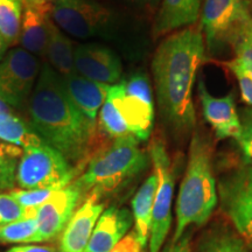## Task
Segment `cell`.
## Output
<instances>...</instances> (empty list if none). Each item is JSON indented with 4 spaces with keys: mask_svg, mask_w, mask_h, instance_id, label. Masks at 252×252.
Here are the masks:
<instances>
[{
    "mask_svg": "<svg viewBox=\"0 0 252 252\" xmlns=\"http://www.w3.org/2000/svg\"><path fill=\"white\" fill-rule=\"evenodd\" d=\"M236 58L245 63L252 70V15H247L239 26L236 37L232 42Z\"/></svg>",
    "mask_w": 252,
    "mask_h": 252,
    "instance_id": "28",
    "label": "cell"
},
{
    "mask_svg": "<svg viewBox=\"0 0 252 252\" xmlns=\"http://www.w3.org/2000/svg\"><path fill=\"white\" fill-rule=\"evenodd\" d=\"M75 69L77 74L103 84H116L122 77V62L108 47L88 43L75 47Z\"/></svg>",
    "mask_w": 252,
    "mask_h": 252,
    "instance_id": "13",
    "label": "cell"
},
{
    "mask_svg": "<svg viewBox=\"0 0 252 252\" xmlns=\"http://www.w3.org/2000/svg\"><path fill=\"white\" fill-rule=\"evenodd\" d=\"M20 42L23 49L36 58L46 55L48 43L50 18V2L41 6H23Z\"/></svg>",
    "mask_w": 252,
    "mask_h": 252,
    "instance_id": "17",
    "label": "cell"
},
{
    "mask_svg": "<svg viewBox=\"0 0 252 252\" xmlns=\"http://www.w3.org/2000/svg\"><path fill=\"white\" fill-rule=\"evenodd\" d=\"M104 212L102 198L89 194L63 230L60 241V252H84L99 216Z\"/></svg>",
    "mask_w": 252,
    "mask_h": 252,
    "instance_id": "15",
    "label": "cell"
},
{
    "mask_svg": "<svg viewBox=\"0 0 252 252\" xmlns=\"http://www.w3.org/2000/svg\"><path fill=\"white\" fill-rule=\"evenodd\" d=\"M24 150L0 140V189H12L15 185L18 163Z\"/></svg>",
    "mask_w": 252,
    "mask_h": 252,
    "instance_id": "26",
    "label": "cell"
},
{
    "mask_svg": "<svg viewBox=\"0 0 252 252\" xmlns=\"http://www.w3.org/2000/svg\"><path fill=\"white\" fill-rule=\"evenodd\" d=\"M219 194L213 172V144L206 132L195 128L189 144L187 171L176 201V228L172 242H178L190 225H203L215 209Z\"/></svg>",
    "mask_w": 252,
    "mask_h": 252,
    "instance_id": "3",
    "label": "cell"
},
{
    "mask_svg": "<svg viewBox=\"0 0 252 252\" xmlns=\"http://www.w3.org/2000/svg\"><path fill=\"white\" fill-rule=\"evenodd\" d=\"M23 6H41L48 5L50 0H20Z\"/></svg>",
    "mask_w": 252,
    "mask_h": 252,
    "instance_id": "36",
    "label": "cell"
},
{
    "mask_svg": "<svg viewBox=\"0 0 252 252\" xmlns=\"http://www.w3.org/2000/svg\"><path fill=\"white\" fill-rule=\"evenodd\" d=\"M225 65L238 82L242 99L252 106V70L237 58L226 62Z\"/></svg>",
    "mask_w": 252,
    "mask_h": 252,
    "instance_id": "31",
    "label": "cell"
},
{
    "mask_svg": "<svg viewBox=\"0 0 252 252\" xmlns=\"http://www.w3.org/2000/svg\"><path fill=\"white\" fill-rule=\"evenodd\" d=\"M62 82L75 105L93 124L96 125L97 116L108 96L109 84L90 81L77 72L62 78Z\"/></svg>",
    "mask_w": 252,
    "mask_h": 252,
    "instance_id": "18",
    "label": "cell"
},
{
    "mask_svg": "<svg viewBox=\"0 0 252 252\" xmlns=\"http://www.w3.org/2000/svg\"><path fill=\"white\" fill-rule=\"evenodd\" d=\"M241 132L236 138L239 150L248 165L252 166V106L242 110L239 113Z\"/></svg>",
    "mask_w": 252,
    "mask_h": 252,
    "instance_id": "32",
    "label": "cell"
},
{
    "mask_svg": "<svg viewBox=\"0 0 252 252\" xmlns=\"http://www.w3.org/2000/svg\"><path fill=\"white\" fill-rule=\"evenodd\" d=\"M150 157L132 134L113 139L111 145L94 153L82 174L75 179L84 197L96 194L102 198L115 193L145 171Z\"/></svg>",
    "mask_w": 252,
    "mask_h": 252,
    "instance_id": "4",
    "label": "cell"
},
{
    "mask_svg": "<svg viewBox=\"0 0 252 252\" xmlns=\"http://www.w3.org/2000/svg\"><path fill=\"white\" fill-rule=\"evenodd\" d=\"M37 223L35 216L25 217L0 226V243H32L36 241Z\"/></svg>",
    "mask_w": 252,
    "mask_h": 252,
    "instance_id": "25",
    "label": "cell"
},
{
    "mask_svg": "<svg viewBox=\"0 0 252 252\" xmlns=\"http://www.w3.org/2000/svg\"><path fill=\"white\" fill-rule=\"evenodd\" d=\"M42 65L23 48L11 49L0 61V98L15 110L27 108Z\"/></svg>",
    "mask_w": 252,
    "mask_h": 252,
    "instance_id": "10",
    "label": "cell"
},
{
    "mask_svg": "<svg viewBox=\"0 0 252 252\" xmlns=\"http://www.w3.org/2000/svg\"><path fill=\"white\" fill-rule=\"evenodd\" d=\"M7 48H8L7 43H6L5 39L1 36V34H0V61L5 58L6 53H7Z\"/></svg>",
    "mask_w": 252,
    "mask_h": 252,
    "instance_id": "37",
    "label": "cell"
},
{
    "mask_svg": "<svg viewBox=\"0 0 252 252\" xmlns=\"http://www.w3.org/2000/svg\"><path fill=\"white\" fill-rule=\"evenodd\" d=\"M133 216L126 208L110 207L99 216L84 252H111L127 234Z\"/></svg>",
    "mask_w": 252,
    "mask_h": 252,
    "instance_id": "16",
    "label": "cell"
},
{
    "mask_svg": "<svg viewBox=\"0 0 252 252\" xmlns=\"http://www.w3.org/2000/svg\"><path fill=\"white\" fill-rule=\"evenodd\" d=\"M35 210L25 209L9 193L0 194V226L25 217L35 216Z\"/></svg>",
    "mask_w": 252,
    "mask_h": 252,
    "instance_id": "29",
    "label": "cell"
},
{
    "mask_svg": "<svg viewBox=\"0 0 252 252\" xmlns=\"http://www.w3.org/2000/svg\"><path fill=\"white\" fill-rule=\"evenodd\" d=\"M50 18L63 33L89 39L108 30L111 12L94 0H50Z\"/></svg>",
    "mask_w": 252,
    "mask_h": 252,
    "instance_id": "11",
    "label": "cell"
},
{
    "mask_svg": "<svg viewBox=\"0 0 252 252\" xmlns=\"http://www.w3.org/2000/svg\"><path fill=\"white\" fill-rule=\"evenodd\" d=\"M217 194L223 213L234 223L245 244L252 249V166H239L223 175Z\"/></svg>",
    "mask_w": 252,
    "mask_h": 252,
    "instance_id": "9",
    "label": "cell"
},
{
    "mask_svg": "<svg viewBox=\"0 0 252 252\" xmlns=\"http://www.w3.org/2000/svg\"><path fill=\"white\" fill-rule=\"evenodd\" d=\"M60 189L45 188V189H12L11 194L19 203L27 210H35L42 206L48 198L54 195Z\"/></svg>",
    "mask_w": 252,
    "mask_h": 252,
    "instance_id": "30",
    "label": "cell"
},
{
    "mask_svg": "<svg viewBox=\"0 0 252 252\" xmlns=\"http://www.w3.org/2000/svg\"><path fill=\"white\" fill-rule=\"evenodd\" d=\"M59 151L42 143L24 149L15 184L21 189H62L82 174Z\"/></svg>",
    "mask_w": 252,
    "mask_h": 252,
    "instance_id": "5",
    "label": "cell"
},
{
    "mask_svg": "<svg viewBox=\"0 0 252 252\" xmlns=\"http://www.w3.org/2000/svg\"><path fill=\"white\" fill-rule=\"evenodd\" d=\"M203 0H162L153 24L154 36L193 26L201 15Z\"/></svg>",
    "mask_w": 252,
    "mask_h": 252,
    "instance_id": "19",
    "label": "cell"
},
{
    "mask_svg": "<svg viewBox=\"0 0 252 252\" xmlns=\"http://www.w3.org/2000/svg\"><path fill=\"white\" fill-rule=\"evenodd\" d=\"M7 252H60L54 245H17Z\"/></svg>",
    "mask_w": 252,
    "mask_h": 252,
    "instance_id": "35",
    "label": "cell"
},
{
    "mask_svg": "<svg viewBox=\"0 0 252 252\" xmlns=\"http://www.w3.org/2000/svg\"><path fill=\"white\" fill-rule=\"evenodd\" d=\"M47 60L50 67L62 78L70 76L76 72L75 69V48L69 39L52 20L49 26L48 43L46 49Z\"/></svg>",
    "mask_w": 252,
    "mask_h": 252,
    "instance_id": "20",
    "label": "cell"
},
{
    "mask_svg": "<svg viewBox=\"0 0 252 252\" xmlns=\"http://www.w3.org/2000/svg\"><path fill=\"white\" fill-rule=\"evenodd\" d=\"M206 58V43L200 25L182 28L167 36L156 50L152 74L160 118L180 137L196 128L193 90Z\"/></svg>",
    "mask_w": 252,
    "mask_h": 252,
    "instance_id": "1",
    "label": "cell"
},
{
    "mask_svg": "<svg viewBox=\"0 0 252 252\" xmlns=\"http://www.w3.org/2000/svg\"><path fill=\"white\" fill-rule=\"evenodd\" d=\"M26 110L28 123L41 139L83 171L93 157L96 125L75 105L48 62L41 67Z\"/></svg>",
    "mask_w": 252,
    "mask_h": 252,
    "instance_id": "2",
    "label": "cell"
},
{
    "mask_svg": "<svg viewBox=\"0 0 252 252\" xmlns=\"http://www.w3.org/2000/svg\"><path fill=\"white\" fill-rule=\"evenodd\" d=\"M157 178L150 175L140 186L132 198V216H133L134 231L137 232L143 247H146L150 238L151 223H152L154 195H156Z\"/></svg>",
    "mask_w": 252,
    "mask_h": 252,
    "instance_id": "21",
    "label": "cell"
},
{
    "mask_svg": "<svg viewBox=\"0 0 252 252\" xmlns=\"http://www.w3.org/2000/svg\"><path fill=\"white\" fill-rule=\"evenodd\" d=\"M108 96L135 139H149L154 123V103L147 77L144 74L132 75L127 81L110 86Z\"/></svg>",
    "mask_w": 252,
    "mask_h": 252,
    "instance_id": "6",
    "label": "cell"
},
{
    "mask_svg": "<svg viewBox=\"0 0 252 252\" xmlns=\"http://www.w3.org/2000/svg\"><path fill=\"white\" fill-rule=\"evenodd\" d=\"M250 13L247 0H203L200 27L208 52L219 54L231 47L239 26Z\"/></svg>",
    "mask_w": 252,
    "mask_h": 252,
    "instance_id": "8",
    "label": "cell"
},
{
    "mask_svg": "<svg viewBox=\"0 0 252 252\" xmlns=\"http://www.w3.org/2000/svg\"><path fill=\"white\" fill-rule=\"evenodd\" d=\"M84 198L83 191L74 180L67 187L56 191L42 206L36 208L37 236L35 242L53 241L62 235L76 212L77 206L83 202Z\"/></svg>",
    "mask_w": 252,
    "mask_h": 252,
    "instance_id": "12",
    "label": "cell"
},
{
    "mask_svg": "<svg viewBox=\"0 0 252 252\" xmlns=\"http://www.w3.org/2000/svg\"><path fill=\"white\" fill-rule=\"evenodd\" d=\"M197 94L202 106L203 117L213 127L216 137L219 139H236L241 132V121L236 109L234 94L230 93L223 97L213 96L208 91L203 80L198 81Z\"/></svg>",
    "mask_w": 252,
    "mask_h": 252,
    "instance_id": "14",
    "label": "cell"
},
{
    "mask_svg": "<svg viewBox=\"0 0 252 252\" xmlns=\"http://www.w3.org/2000/svg\"><path fill=\"white\" fill-rule=\"evenodd\" d=\"M9 110H13L11 105H8L7 103L4 102L1 98H0V112L2 111H9Z\"/></svg>",
    "mask_w": 252,
    "mask_h": 252,
    "instance_id": "38",
    "label": "cell"
},
{
    "mask_svg": "<svg viewBox=\"0 0 252 252\" xmlns=\"http://www.w3.org/2000/svg\"><path fill=\"white\" fill-rule=\"evenodd\" d=\"M24 7L20 0H0V34L8 47L20 40Z\"/></svg>",
    "mask_w": 252,
    "mask_h": 252,
    "instance_id": "23",
    "label": "cell"
},
{
    "mask_svg": "<svg viewBox=\"0 0 252 252\" xmlns=\"http://www.w3.org/2000/svg\"><path fill=\"white\" fill-rule=\"evenodd\" d=\"M149 157L157 178L152 223L150 230V252H161L172 224V202L174 194L175 176L171 158L165 143L160 138L151 140Z\"/></svg>",
    "mask_w": 252,
    "mask_h": 252,
    "instance_id": "7",
    "label": "cell"
},
{
    "mask_svg": "<svg viewBox=\"0 0 252 252\" xmlns=\"http://www.w3.org/2000/svg\"><path fill=\"white\" fill-rule=\"evenodd\" d=\"M250 5H251V9H252V0H250Z\"/></svg>",
    "mask_w": 252,
    "mask_h": 252,
    "instance_id": "39",
    "label": "cell"
},
{
    "mask_svg": "<svg viewBox=\"0 0 252 252\" xmlns=\"http://www.w3.org/2000/svg\"><path fill=\"white\" fill-rule=\"evenodd\" d=\"M245 242L228 229L212 230L198 245V252H250Z\"/></svg>",
    "mask_w": 252,
    "mask_h": 252,
    "instance_id": "24",
    "label": "cell"
},
{
    "mask_svg": "<svg viewBox=\"0 0 252 252\" xmlns=\"http://www.w3.org/2000/svg\"><path fill=\"white\" fill-rule=\"evenodd\" d=\"M0 140L23 150L45 143L30 123L18 116L15 109L0 112Z\"/></svg>",
    "mask_w": 252,
    "mask_h": 252,
    "instance_id": "22",
    "label": "cell"
},
{
    "mask_svg": "<svg viewBox=\"0 0 252 252\" xmlns=\"http://www.w3.org/2000/svg\"><path fill=\"white\" fill-rule=\"evenodd\" d=\"M98 117L102 130L113 139H118V138L131 134L121 112L118 111V109L116 108V105L109 96H106L105 102L99 110Z\"/></svg>",
    "mask_w": 252,
    "mask_h": 252,
    "instance_id": "27",
    "label": "cell"
},
{
    "mask_svg": "<svg viewBox=\"0 0 252 252\" xmlns=\"http://www.w3.org/2000/svg\"><path fill=\"white\" fill-rule=\"evenodd\" d=\"M161 252H191L190 237L188 235H184L178 242H171L166 245Z\"/></svg>",
    "mask_w": 252,
    "mask_h": 252,
    "instance_id": "34",
    "label": "cell"
},
{
    "mask_svg": "<svg viewBox=\"0 0 252 252\" xmlns=\"http://www.w3.org/2000/svg\"><path fill=\"white\" fill-rule=\"evenodd\" d=\"M111 252H144V247L134 230L127 232Z\"/></svg>",
    "mask_w": 252,
    "mask_h": 252,
    "instance_id": "33",
    "label": "cell"
}]
</instances>
